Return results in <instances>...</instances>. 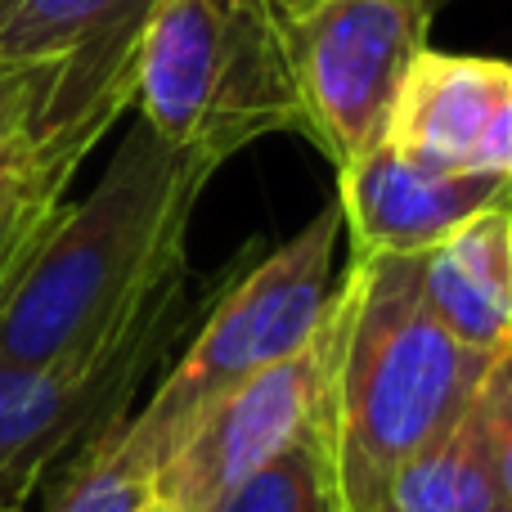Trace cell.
<instances>
[{"instance_id":"obj_14","label":"cell","mask_w":512,"mask_h":512,"mask_svg":"<svg viewBox=\"0 0 512 512\" xmlns=\"http://www.w3.org/2000/svg\"><path fill=\"white\" fill-rule=\"evenodd\" d=\"M153 495H158V459L131 432L126 414L63 463L45 512H140Z\"/></svg>"},{"instance_id":"obj_9","label":"cell","mask_w":512,"mask_h":512,"mask_svg":"<svg viewBox=\"0 0 512 512\" xmlns=\"http://www.w3.org/2000/svg\"><path fill=\"white\" fill-rule=\"evenodd\" d=\"M512 198V180L432 171L400 158L387 140L337 171V212L351 256H423L463 221Z\"/></svg>"},{"instance_id":"obj_12","label":"cell","mask_w":512,"mask_h":512,"mask_svg":"<svg viewBox=\"0 0 512 512\" xmlns=\"http://www.w3.org/2000/svg\"><path fill=\"white\" fill-rule=\"evenodd\" d=\"M158 0H0V59L50 63L140 45Z\"/></svg>"},{"instance_id":"obj_20","label":"cell","mask_w":512,"mask_h":512,"mask_svg":"<svg viewBox=\"0 0 512 512\" xmlns=\"http://www.w3.org/2000/svg\"><path fill=\"white\" fill-rule=\"evenodd\" d=\"M0 512H23V508H14V504H0Z\"/></svg>"},{"instance_id":"obj_2","label":"cell","mask_w":512,"mask_h":512,"mask_svg":"<svg viewBox=\"0 0 512 512\" xmlns=\"http://www.w3.org/2000/svg\"><path fill=\"white\" fill-rule=\"evenodd\" d=\"M355 306L337 360L328 427L346 512H373L400 463L472 409L490 355L454 342L432 315L418 256H351Z\"/></svg>"},{"instance_id":"obj_1","label":"cell","mask_w":512,"mask_h":512,"mask_svg":"<svg viewBox=\"0 0 512 512\" xmlns=\"http://www.w3.org/2000/svg\"><path fill=\"white\" fill-rule=\"evenodd\" d=\"M216 167L135 117L81 203H63L32 265L0 297V360L54 364L113 346L189 279L185 239Z\"/></svg>"},{"instance_id":"obj_8","label":"cell","mask_w":512,"mask_h":512,"mask_svg":"<svg viewBox=\"0 0 512 512\" xmlns=\"http://www.w3.org/2000/svg\"><path fill=\"white\" fill-rule=\"evenodd\" d=\"M387 144L418 167L512 180V63L423 50L400 86Z\"/></svg>"},{"instance_id":"obj_15","label":"cell","mask_w":512,"mask_h":512,"mask_svg":"<svg viewBox=\"0 0 512 512\" xmlns=\"http://www.w3.org/2000/svg\"><path fill=\"white\" fill-rule=\"evenodd\" d=\"M216 512H346L328 409L301 441H292L279 459L252 472Z\"/></svg>"},{"instance_id":"obj_10","label":"cell","mask_w":512,"mask_h":512,"mask_svg":"<svg viewBox=\"0 0 512 512\" xmlns=\"http://www.w3.org/2000/svg\"><path fill=\"white\" fill-rule=\"evenodd\" d=\"M418 279L454 342L495 360L512 342V198L418 256Z\"/></svg>"},{"instance_id":"obj_16","label":"cell","mask_w":512,"mask_h":512,"mask_svg":"<svg viewBox=\"0 0 512 512\" xmlns=\"http://www.w3.org/2000/svg\"><path fill=\"white\" fill-rule=\"evenodd\" d=\"M63 63L68 59H50V63H14L0 59V149L18 135L36 131V122L45 117L54 90H59Z\"/></svg>"},{"instance_id":"obj_11","label":"cell","mask_w":512,"mask_h":512,"mask_svg":"<svg viewBox=\"0 0 512 512\" xmlns=\"http://www.w3.org/2000/svg\"><path fill=\"white\" fill-rule=\"evenodd\" d=\"M126 108H95L63 126H36L0 149V297L54 230L68 185Z\"/></svg>"},{"instance_id":"obj_7","label":"cell","mask_w":512,"mask_h":512,"mask_svg":"<svg viewBox=\"0 0 512 512\" xmlns=\"http://www.w3.org/2000/svg\"><path fill=\"white\" fill-rule=\"evenodd\" d=\"M355 306V283L342 270V283L328 292L315 333L288 360L261 369L221 396L194 432L176 445L158 472V495L176 512H216L252 472L279 459L292 441L324 418L333 396L337 360H342L346 324Z\"/></svg>"},{"instance_id":"obj_5","label":"cell","mask_w":512,"mask_h":512,"mask_svg":"<svg viewBox=\"0 0 512 512\" xmlns=\"http://www.w3.org/2000/svg\"><path fill=\"white\" fill-rule=\"evenodd\" d=\"M212 297L189 292V279L171 288L131 333L113 346L54 364L0 360V504L23 499L68 463L86 441L131 414L144 378L176 351L180 333L207 315Z\"/></svg>"},{"instance_id":"obj_6","label":"cell","mask_w":512,"mask_h":512,"mask_svg":"<svg viewBox=\"0 0 512 512\" xmlns=\"http://www.w3.org/2000/svg\"><path fill=\"white\" fill-rule=\"evenodd\" d=\"M301 135L333 162H360L387 140L400 86L432 50L423 0H283Z\"/></svg>"},{"instance_id":"obj_19","label":"cell","mask_w":512,"mask_h":512,"mask_svg":"<svg viewBox=\"0 0 512 512\" xmlns=\"http://www.w3.org/2000/svg\"><path fill=\"white\" fill-rule=\"evenodd\" d=\"M423 5H427V9H432V14H436V9H441V5H450V0H423Z\"/></svg>"},{"instance_id":"obj_4","label":"cell","mask_w":512,"mask_h":512,"mask_svg":"<svg viewBox=\"0 0 512 512\" xmlns=\"http://www.w3.org/2000/svg\"><path fill=\"white\" fill-rule=\"evenodd\" d=\"M337 243L342 212L328 203L306 230L239 270L230 288L212 297L189 351L171 364L149 405L131 414V432L153 450L158 472L216 400L261 369L288 360L315 333L333 292Z\"/></svg>"},{"instance_id":"obj_18","label":"cell","mask_w":512,"mask_h":512,"mask_svg":"<svg viewBox=\"0 0 512 512\" xmlns=\"http://www.w3.org/2000/svg\"><path fill=\"white\" fill-rule=\"evenodd\" d=\"M140 512H176V508H171V504H167V499H162V495H153V499H149V504H144Z\"/></svg>"},{"instance_id":"obj_17","label":"cell","mask_w":512,"mask_h":512,"mask_svg":"<svg viewBox=\"0 0 512 512\" xmlns=\"http://www.w3.org/2000/svg\"><path fill=\"white\" fill-rule=\"evenodd\" d=\"M477 414H481V427H486L495 477H499V486H504V495L512 504V342L495 355L486 382H481Z\"/></svg>"},{"instance_id":"obj_13","label":"cell","mask_w":512,"mask_h":512,"mask_svg":"<svg viewBox=\"0 0 512 512\" xmlns=\"http://www.w3.org/2000/svg\"><path fill=\"white\" fill-rule=\"evenodd\" d=\"M373 512H512L490 463L477 400L441 441L400 463Z\"/></svg>"},{"instance_id":"obj_3","label":"cell","mask_w":512,"mask_h":512,"mask_svg":"<svg viewBox=\"0 0 512 512\" xmlns=\"http://www.w3.org/2000/svg\"><path fill=\"white\" fill-rule=\"evenodd\" d=\"M131 108L162 144L207 167L265 135H301L283 0H158Z\"/></svg>"}]
</instances>
